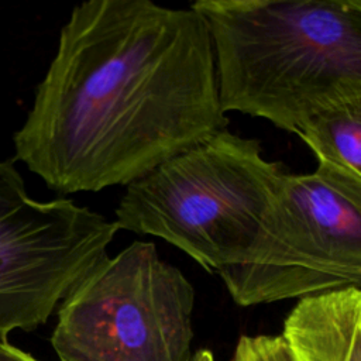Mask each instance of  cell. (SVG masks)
<instances>
[{
    "label": "cell",
    "instance_id": "cell-3",
    "mask_svg": "<svg viewBox=\"0 0 361 361\" xmlns=\"http://www.w3.org/2000/svg\"><path fill=\"white\" fill-rule=\"evenodd\" d=\"M286 172L258 140L224 128L127 185L114 223L217 274L247 255Z\"/></svg>",
    "mask_w": 361,
    "mask_h": 361
},
{
    "label": "cell",
    "instance_id": "cell-10",
    "mask_svg": "<svg viewBox=\"0 0 361 361\" xmlns=\"http://www.w3.org/2000/svg\"><path fill=\"white\" fill-rule=\"evenodd\" d=\"M0 361H38L28 353L14 347L7 337L0 336Z\"/></svg>",
    "mask_w": 361,
    "mask_h": 361
},
{
    "label": "cell",
    "instance_id": "cell-6",
    "mask_svg": "<svg viewBox=\"0 0 361 361\" xmlns=\"http://www.w3.org/2000/svg\"><path fill=\"white\" fill-rule=\"evenodd\" d=\"M117 231L72 199H32L14 161H0V336L47 323Z\"/></svg>",
    "mask_w": 361,
    "mask_h": 361
},
{
    "label": "cell",
    "instance_id": "cell-7",
    "mask_svg": "<svg viewBox=\"0 0 361 361\" xmlns=\"http://www.w3.org/2000/svg\"><path fill=\"white\" fill-rule=\"evenodd\" d=\"M281 336L290 361H361V289L347 286L299 299Z\"/></svg>",
    "mask_w": 361,
    "mask_h": 361
},
{
    "label": "cell",
    "instance_id": "cell-4",
    "mask_svg": "<svg viewBox=\"0 0 361 361\" xmlns=\"http://www.w3.org/2000/svg\"><path fill=\"white\" fill-rule=\"evenodd\" d=\"M195 288L152 241L102 258L65 296L59 361H190Z\"/></svg>",
    "mask_w": 361,
    "mask_h": 361
},
{
    "label": "cell",
    "instance_id": "cell-1",
    "mask_svg": "<svg viewBox=\"0 0 361 361\" xmlns=\"http://www.w3.org/2000/svg\"><path fill=\"white\" fill-rule=\"evenodd\" d=\"M207 25L190 6L71 11L16 131V159L62 195L127 186L227 128Z\"/></svg>",
    "mask_w": 361,
    "mask_h": 361
},
{
    "label": "cell",
    "instance_id": "cell-5",
    "mask_svg": "<svg viewBox=\"0 0 361 361\" xmlns=\"http://www.w3.org/2000/svg\"><path fill=\"white\" fill-rule=\"evenodd\" d=\"M240 306L361 283V182L286 172L247 255L217 272Z\"/></svg>",
    "mask_w": 361,
    "mask_h": 361
},
{
    "label": "cell",
    "instance_id": "cell-2",
    "mask_svg": "<svg viewBox=\"0 0 361 361\" xmlns=\"http://www.w3.org/2000/svg\"><path fill=\"white\" fill-rule=\"evenodd\" d=\"M224 114L298 134L316 114L361 102L360 0H196Z\"/></svg>",
    "mask_w": 361,
    "mask_h": 361
},
{
    "label": "cell",
    "instance_id": "cell-11",
    "mask_svg": "<svg viewBox=\"0 0 361 361\" xmlns=\"http://www.w3.org/2000/svg\"><path fill=\"white\" fill-rule=\"evenodd\" d=\"M190 361H214V357L209 350H197L192 355Z\"/></svg>",
    "mask_w": 361,
    "mask_h": 361
},
{
    "label": "cell",
    "instance_id": "cell-8",
    "mask_svg": "<svg viewBox=\"0 0 361 361\" xmlns=\"http://www.w3.org/2000/svg\"><path fill=\"white\" fill-rule=\"evenodd\" d=\"M296 135L314 154L317 169L361 182V102L316 114Z\"/></svg>",
    "mask_w": 361,
    "mask_h": 361
},
{
    "label": "cell",
    "instance_id": "cell-9",
    "mask_svg": "<svg viewBox=\"0 0 361 361\" xmlns=\"http://www.w3.org/2000/svg\"><path fill=\"white\" fill-rule=\"evenodd\" d=\"M233 361H290L282 336H241Z\"/></svg>",
    "mask_w": 361,
    "mask_h": 361
}]
</instances>
